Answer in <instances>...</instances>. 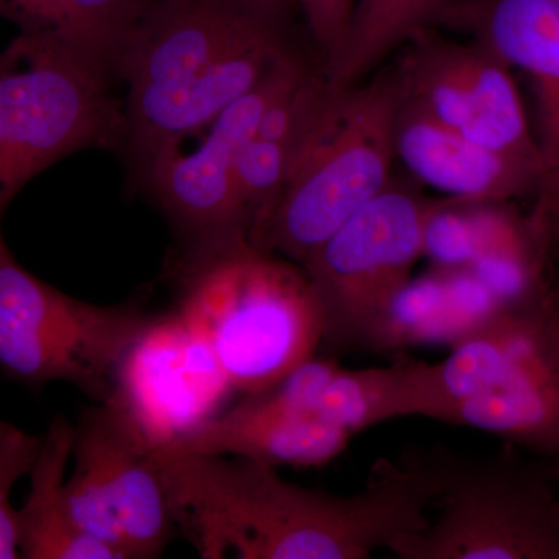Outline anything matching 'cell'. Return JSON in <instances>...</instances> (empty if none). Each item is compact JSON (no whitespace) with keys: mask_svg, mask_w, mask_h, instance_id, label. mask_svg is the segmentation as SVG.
Segmentation results:
<instances>
[{"mask_svg":"<svg viewBox=\"0 0 559 559\" xmlns=\"http://www.w3.org/2000/svg\"><path fill=\"white\" fill-rule=\"evenodd\" d=\"M150 457L176 528L205 559H366L389 549L414 516L406 488L388 473L337 496L289 484L255 460Z\"/></svg>","mask_w":559,"mask_h":559,"instance_id":"cell-1","label":"cell"},{"mask_svg":"<svg viewBox=\"0 0 559 559\" xmlns=\"http://www.w3.org/2000/svg\"><path fill=\"white\" fill-rule=\"evenodd\" d=\"M178 314L229 388L249 396L277 384L322 345L318 300L304 270L246 237L194 248Z\"/></svg>","mask_w":559,"mask_h":559,"instance_id":"cell-2","label":"cell"},{"mask_svg":"<svg viewBox=\"0 0 559 559\" xmlns=\"http://www.w3.org/2000/svg\"><path fill=\"white\" fill-rule=\"evenodd\" d=\"M414 417L495 433L559 465V326L547 299L500 311L417 362Z\"/></svg>","mask_w":559,"mask_h":559,"instance_id":"cell-3","label":"cell"},{"mask_svg":"<svg viewBox=\"0 0 559 559\" xmlns=\"http://www.w3.org/2000/svg\"><path fill=\"white\" fill-rule=\"evenodd\" d=\"M110 72L55 32H21L0 51V238L7 209L36 176L70 154L127 143Z\"/></svg>","mask_w":559,"mask_h":559,"instance_id":"cell-4","label":"cell"},{"mask_svg":"<svg viewBox=\"0 0 559 559\" xmlns=\"http://www.w3.org/2000/svg\"><path fill=\"white\" fill-rule=\"evenodd\" d=\"M399 106L392 68L353 86H333L253 246L301 266L388 189L396 164L393 123Z\"/></svg>","mask_w":559,"mask_h":559,"instance_id":"cell-5","label":"cell"},{"mask_svg":"<svg viewBox=\"0 0 559 559\" xmlns=\"http://www.w3.org/2000/svg\"><path fill=\"white\" fill-rule=\"evenodd\" d=\"M156 320L134 305L73 299L24 270L0 238V371L10 380L33 390L69 382L103 403Z\"/></svg>","mask_w":559,"mask_h":559,"instance_id":"cell-6","label":"cell"},{"mask_svg":"<svg viewBox=\"0 0 559 559\" xmlns=\"http://www.w3.org/2000/svg\"><path fill=\"white\" fill-rule=\"evenodd\" d=\"M437 516L389 550L401 559H559V491L510 450L487 459L441 451Z\"/></svg>","mask_w":559,"mask_h":559,"instance_id":"cell-7","label":"cell"},{"mask_svg":"<svg viewBox=\"0 0 559 559\" xmlns=\"http://www.w3.org/2000/svg\"><path fill=\"white\" fill-rule=\"evenodd\" d=\"M440 205L393 178L301 264L318 300L322 345L371 349L385 311L425 255Z\"/></svg>","mask_w":559,"mask_h":559,"instance_id":"cell-8","label":"cell"},{"mask_svg":"<svg viewBox=\"0 0 559 559\" xmlns=\"http://www.w3.org/2000/svg\"><path fill=\"white\" fill-rule=\"evenodd\" d=\"M393 66L401 100L460 138L496 153L540 165L511 68L474 40L437 28L417 33Z\"/></svg>","mask_w":559,"mask_h":559,"instance_id":"cell-9","label":"cell"},{"mask_svg":"<svg viewBox=\"0 0 559 559\" xmlns=\"http://www.w3.org/2000/svg\"><path fill=\"white\" fill-rule=\"evenodd\" d=\"M312 69L299 51L286 55L248 94L210 123L207 138L191 153L162 151L145 167L151 189L173 219L197 238V248L248 238L235 165L259 131L267 108Z\"/></svg>","mask_w":559,"mask_h":559,"instance_id":"cell-10","label":"cell"},{"mask_svg":"<svg viewBox=\"0 0 559 559\" xmlns=\"http://www.w3.org/2000/svg\"><path fill=\"white\" fill-rule=\"evenodd\" d=\"M278 20L245 0H154L116 66L128 83L127 131Z\"/></svg>","mask_w":559,"mask_h":559,"instance_id":"cell-11","label":"cell"},{"mask_svg":"<svg viewBox=\"0 0 559 559\" xmlns=\"http://www.w3.org/2000/svg\"><path fill=\"white\" fill-rule=\"evenodd\" d=\"M151 447L130 414L110 396L75 428L72 455L97 474L132 559L159 557L176 530Z\"/></svg>","mask_w":559,"mask_h":559,"instance_id":"cell-12","label":"cell"},{"mask_svg":"<svg viewBox=\"0 0 559 559\" xmlns=\"http://www.w3.org/2000/svg\"><path fill=\"white\" fill-rule=\"evenodd\" d=\"M430 28L465 36L532 80L546 171L559 164V0H444Z\"/></svg>","mask_w":559,"mask_h":559,"instance_id":"cell-13","label":"cell"},{"mask_svg":"<svg viewBox=\"0 0 559 559\" xmlns=\"http://www.w3.org/2000/svg\"><path fill=\"white\" fill-rule=\"evenodd\" d=\"M393 148L396 162L418 182L471 205L535 198L546 173L540 165L460 138L401 97L393 123Z\"/></svg>","mask_w":559,"mask_h":559,"instance_id":"cell-14","label":"cell"},{"mask_svg":"<svg viewBox=\"0 0 559 559\" xmlns=\"http://www.w3.org/2000/svg\"><path fill=\"white\" fill-rule=\"evenodd\" d=\"M352 439L347 430L290 411L260 392L226 414L202 419L153 452L234 455L272 466L311 468L336 459Z\"/></svg>","mask_w":559,"mask_h":559,"instance_id":"cell-15","label":"cell"},{"mask_svg":"<svg viewBox=\"0 0 559 559\" xmlns=\"http://www.w3.org/2000/svg\"><path fill=\"white\" fill-rule=\"evenodd\" d=\"M75 426L55 418L31 471L32 489L17 511V547L25 559H120L69 520L62 503L66 468L72 457Z\"/></svg>","mask_w":559,"mask_h":559,"instance_id":"cell-16","label":"cell"},{"mask_svg":"<svg viewBox=\"0 0 559 559\" xmlns=\"http://www.w3.org/2000/svg\"><path fill=\"white\" fill-rule=\"evenodd\" d=\"M444 0H356L344 47L323 66L333 86L348 87L366 80L385 58L417 33L430 28Z\"/></svg>","mask_w":559,"mask_h":559,"instance_id":"cell-17","label":"cell"},{"mask_svg":"<svg viewBox=\"0 0 559 559\" xmlns=\"http://www.w3.org/2000/svg\"><path fill=\"white\" fill-rule=\"evenodd\" d=\"M153 3L154 0H68V20L61 36L116 70L121 51Z\"/></svg>","mask_w":559,"mask_h":559,"instance_id":"cell-18","label":"cell"},{"mask_svg":"<svg viewBox=\"0 0 559 559\" xmlns=\"http://www.w3.org/2000/svg\"><path fill=\"white\" fill-rule=\"evenodd\" d=\"M40 444L43 437L0 421V559L20 558L17 510L11 507V489L31 474Z\"/></svg>","mask_w":559,"mask_h":559,"instance_id":"cell-19","label":"cell"},{"mask_svg":"<svg viewBox=\"0 0 559 559\" xmlns=\"http://www.w3.org/2000/svg\"><path fill=\"white\" fill-rule=\"evenodd\" d=\"M355 7L356 0H299L323 66L330 64L344 47Z\"/></svg>","mask_w":559,"mask_h":559,"instance_id":"cell-20","label":"cell"},{"mask_svg":"<svg viewBox=\"0 0 559 559\" xmlns=\"http://www.w3.org/2000/svg\"><path fill=\"white\" fill-rule=\"evenodd\" d=\"M10 21L21 32L62 33L68 20V0H7Z\"/></svg>","mask_w":559,"mask_h":559,"instance_id":"cell-21","label":"cell"},{"mask_svg":"<svg viewBox=\"0 0 559 559\" xmlns=\"http://www.w3.org/2000/svg\"><path fill=\"white\" fill-rule=\"evenodd\" d=\"M530 215L543 234L549 253L559 250V176H544Z\"/></svg>","mask_w":559,"mask_h":559,"instance_id":"cell-22","label":"cell"},{"mask_svg":"<svg viewBox=\"0 0 559 559\" xmlns=\"http://www.w3.org/2000/svg\"><path fill=\"white\" fill-rule=\"evenodd\" d=\"M549 301L559 326V250L550 252Z\"/></svg>","mask_w":559,"mask_h":559,"instance_id":"cell-23","label":"cell"},{"mask_svg":"<svg viewBox=\"0 0 559 559\" xmlns=\"http://www.w3.org/2000/svg\"><path fill=\"white\" fill-rule=\"evenodd\" d=\"M249 5L255 7L272 16L286 17L293 7H299V0H245Z\"/></svg>","mask_w":559,"mask_h":559,"instance_id":"cell-24","label":"cell"},{"mask_svg":"<svg viewBox=\"0 0 559 559\" xmlns=\"http://www.w3.org/2000/svg\"><path fill=\"white\" fill-rule=\"evenodd\" d=\"M0 16L10 20L9 2L7 0H0Z\"/></svg>","mask_w":559,"mask_h":559,"instance_id":"cell-25","label":"cell"},{"mask_svg":"<svg viewBox=\"0 0 559 559\" xmlns=\"http://www.w3.org/2000/svg\"><path fill=\"white\" fill-rule=\"evenodd\" d=\"M544 176H559V164L551 170L544 173Z\"/></svg>","mask_w":559,"mask_h":559,"instance_id":"cell-26","label":"cell"}]
</instances>
